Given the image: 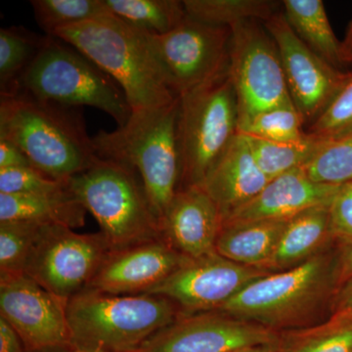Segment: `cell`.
I'll list each match as a JSON object with an SVG mask.
<instances>
[{
	"instance_id": "cell-1",
	"label": "cell",
	"mask_w": 352,
	"mask_h": 352,
	"mask_svg": "<svg viewBox=\"0 0 352 352\" xmlns=\"http://www.w3.org/2000/svg\"><path fill=\"white\" fill-rule=\"evenodd\" d=\"M0 138L17 145L34 168L63 182L98 160L78 108L24 92L0 95Z\"/></svg>"
},
{
	"instance_id": "cell-2",
	"label": "cell",
	"mask_w": 352,
	"mask_h": 352,
	"mask_svg": "<svg viewBox=\"0 0 352 352\" xmlns=\"http://www.w3.org/2000/svg\"><path fill=\"white\" fill-rule=\"evenodd\" d=\"M179 97L168 105L132 110L126 124L92 138L95 155L138 173L161 224L179 187L177 124Z\"/></svg>"
},
{
	"instance_id": "cell-3",
	"label": "cell",
	"mask_w": 352,
	"mask_h": 352,
	"mask_svg": "<svg viewBox=\"0 0 352 352\" xmlns=\"http://www.w3.org/2000/svg\"><path fill=\"white\" fill-rule=\"evenodd\" d=\"M53 36L107 73L124 90L131 111L162 107L177 98L166 85L145 32L113 13L58 30Z\"/></svg>"
},
{
	"instance_id": "cell-4",
	"label": "cell",
	"mask_w": 352,
	"mask_h": 352,
	"mask_svg": "<svg viewBox=\"0 0 352 352\" xmlns=\"http://www.w3.org/2000/svg\"><path fill=\"white\" fill-rule=\"evenodd\" d=\"M67 317L76 349L126 352L140 349L179 315L164 296L85 289L68 300Z\"/></svg>"
},
{
	"instance_id": "cell-5",
	"label": "cell",
	"mask_w": 352,
	"mask_h": 352,
	"mask_svg": "<svg viewBox=\"0 0 352 352\" xmlns=\"http://www.w3.org/2000/svg\"><path fill=\"white\" fill-rule=\"evenodd\" d=\"M339 258L340 254L323 251L295 267L271 272L217 311L275 331L300 323L335 296Z\"/></svg>"
},
{
	"instance_id": "cell-6",
	"label": "cell",
	"mask_w": 352,
	"mask_h": 352,
	"mask_svg": "<svg viewBox=\"0 0 352 352\" xmlns=\"http://www.w3.org/2000/svg\"><path fill=\"white\" fill-rule=\"evenodd\" d=\"M67 185L98 222L113 251L163 237L140 177L124 164L98 157Z\"/></svg>"
},
{
	"instance_id": "cell-7",
	"label": "cell",
	"mask_w": 352,
	"mask_h": 352,
	"mask_svg": "<svg viewBox=\"0 0 352 352\" xmlns=\"http://www.w3.org/2000/svg\"><path fill=\"white\" fill-rule=\"evenodd\" d=\"M19 91L65 107L98 109L119 126L131 115L122 87L82 52L54 36H47L25 69L15 94Z\"/></svg>"
},
{
	"instance_id": "cell-8",
	"label": "cell",
	"mask_w": 352,
	"mask_h": 352,
	"mask_svg": "<svg viewBox=\"0 0 352 352\" xmlns=\"http://www.w3.org/2000/svg\"><path fill=\"white\" fill-rule=\"evenodd\" d=\"M239 110L229 69L179 96L176 136L178 190L201 185L238 134Z\"/></svg>"
},
{
	"instance_id": "cell-9",
	"label": "cell",
	"mask_w": 352,
	"mask_h": 352,
	"mask_svg": "<svg viewBox=\"0 0 352 352\" xmlns=\"http://www.w3.org/2000/svg\"><path fill=\"white\" fill-rule=\"evenodd\" d=\"M166 85L179 97L212 82L229 69L231 29L187 16L164 34L145 32Z\"/></svg>"
},
{
	"instance_id": "cell-10",
	"label": "cell",
	"mask_w": 352,
	"mask_h": 352,
	"mask_svg": "<svg viewBox=\"0 0 352 352\" xmlns=\"http://www.w3.org/2000/svg\"><path fill=\"white\" fill-rule=\"evenodd\" d=\"M229 75L232 80L239 124L256 113L294 104L274 38L261 21L230 28Z\"/></svg>"
},
{
	"instance_id": "cell-11",
	"label": "cell",
	"mask_w": 352,
	"mask_h": 352,
	"mask_svg": "<svg viewBox=\"0 0 352 352\" xmlns=\"http://www.w3.org/2000/svg\"><path fill=\"white\" fill-rule=\"evenodd\" d=\"M112 252L103 233H76L69 227L44 226L24 273L69 300L89 287Z\"/></svg>"
},
{
	"instance_id": "cell-12",
	"label": "cell",
	"mask_w": 352,
	"mask_h": 352,
	"mask_svg": "<svg viewBox=\"0 0 352 352\" xmlns=\"http://www.w3.org/2000/svg\"><path fill=\"white\" fill-rule=\"evenodd\" d=\"M67 303L24 272L0 275V317L19 335L28 352L76 349Z\"/></svg>"
},
{
	"instance_id": "cell-13",
	"label": "cell",
	"mask_w": 352,
	"mask_h": 352,
	"mask_svg": "<svg viewBox=\"0 0 352 352\" xmlns=\"http://www.w3.org/2000/svg\"><path fill=\"white\" fill-rule=\"evenodd\" d=\"M274 38L281 57L292 100L305 122H314L346 83L342 73L300 41L279 11L263 23Z\"/></svg>"
},
{
	"instance_id": "cell-14",
	"label": "cell",
	"mask_w": 352,
	"mask_h": 352,
	"mask_svg": "<svg viewBox=\"0 0 352 352\" xmlns=\"http://www.w3.org/2000/svg\"><path fill=\"white\" fill-rule=\"evenodd\" d=\"M270 273L263 268L234 263L214 252L189 259L147 295L164 296L188 312L219 310Z\"/></svg>"
},
{
	"instance_id": "cell-15",
	"label": "cell",
	"mask_w": 352,
	"mask_h": 352,
	"mask_svg": "<svg viewBox=\"0 0 352 352\" xmlns=\"http://www.w3.org/2000/svg\"><path fill=\"white\" fill-rule=\"evenodd\" d=\"M277 331L222 312L178 317L143 344L142 352H232L244 347L278 346Z\"/></svg>"
},
{
	"instance_id": "cell-16",
	"label": "cell",
	"mask_w": 352,
	"mask_h": 352,
	"mask_svg": "<svg viewBox=\"0 0 352 352\" xmlns=\"http://www.w3.org/2000/svg\"><path fill=\"white\" fill-rule=\"evenodd\" d=\"M189 259L163 237L113 251L87 289L112 295L147 294Z\"/></svg>"
},
{
	"instance_id": "cell-17",
	"label": "cell",
	"mask_w": 352,
	"mask_h": 352,
	"mask_svg": "<svg viewBox=\"0 0 352 352\" xmlns=\"http://www.w3.org/2000/svg\"><path fill=\"white\" fill-rule=\"evenodd\" d=\"M223 217L201 185L178 190L161 221L162 235L190 259L214 254Z\"/></svg>"
},
{
	"instance_id": "cell-18",
	"label": "cell",
	"mask_w": 352,
	"mask_h": 352,
	"mask_svg": "<svg viewBox=\"0 0 352 352\" xmlns=\"http://www.w3.org/2000/svg\"><path fill=\"white\" fill-rule=\"evenodd\" d=\"M342 185L315 182L305 168L273 178L254 197L223 220V224L256 220H289L305 210L331 206Z\"/></svg>"
},
{
	"instance_id": "cell-19",
	"label": "cell",
	"mask_w": 352,
	"mask_h": 352,
	"mask_svg": "<svg viewBox=\"0 0 352 352\" xmlns=\"http://www.w3.org/2000/svg\"><path fill=\"white\" fill-rule=\"evenodd\" d=\"M270 182L256 164L249 139L238 132L201 186L219 206L224 220L258 195Z\"/></svg>"
},
{
	"instance_id": "cell-20",
	"label": "cell",
	"mask_w": 352,
	"mask_h": 352,
	"mask_svg": "<svg viewBox=\"0 0 352 352\" xmlns=\"http://www.w3.org/2000/svg\"><path fill=\"white\" fill-rule=\"evenodd\" d=\"M289 220L222 224L215 252L234 263L265 270L276 252Z\"/></svg>"
},
{
	"instance_id": "cell-21",
	"label": "cell",
	"mask_w": 352,
	"mask_h": 352,
	"mask_svg": "<svg viewBox=\"0 0 352 352\" xmlns=\"http://www.w3.org/2000/svg\"><path fill=\"white\" fill-rule=\"evenodd\" d=\"M87 210L69 189L56 193L0 194V222L28 221L75 229L85 226Z\"/></svg>"
},
{
	"instance_id": "cell-22",
	"label": "cell",
	"mask_w": 352,
	"mask_h": 352,
	"mask_svg": "<svg viewBox=\"0 0 352 352\" xmlns=\"http://www.w3.org/2000/svg\"><path fill=\"white\" fill-rule=\"evenodd\" d=\"M333 239L330 206L305 210L288 221L283 235L265 270H287L323 252Z\"/></svg>"
},
{
	"instance_id": "cell-23",
	"label": "cell",
	"mask_w": 352,
	"mask_h": 352,
	"mask_svg": "<svg viewBox=\"0 0 352 352\" xmlns=\"http://www.w3.org/2000/svg\"><path fill=\"white\" fill-rule=\"evenodd\" d=\"M283 13L300 41L335 68L344 64L342 43L336 36L321 0H284Z\"/></svg>"
},
{
	"instance_id": "cell-24",
	"label": "cell",
	"mask_w": 352,
	"mask_h": 352,
	"mask_svg": "<svg viewBox=\"0 0 352 352\" xmlns=\"http://www.w3.org/2000/svg\"><path fill=\"white\" fill-rule=\"evenodd\" d=\"M104 3L113 15L149 34L173 31L188 16L179 0H104Z\"/></svg>"
},
{
	"instance_id": "cell-25",
	"label": "cell",
	"mask_w": 352,
	"mask_h": 352,
	"mask_svg": "<svg viewBox=\"0 0 352 352\" xmlns=\"http://www.w3.org/2000/svg\"><path fill=\"white\" fill-rule=\"evenodd\" d=\"M247 138L256 164L270 180L288 171L305 168L327 142L309 132L307 138L296 142Z\"/></svg>"
},
{
	"instance_id": "cell-26",
	"label": "cell",
	"mask_w": 352,
	"mask_h": 352,
	"mask_svg": "<svg viewBox=\"0 0 352 352\" xmlns=\"http://www.w3.org/2000/svg\"><path fill=\"white\" fill-rule=\"evenodd\" d=\"M47 36H38L22 27L0 30V94H14L21 78L38 54Z\"/></svg>"
},
{
	"instance_id": "cell-27",
	"label": "cell",
	"mask_w": 352,
	"mask_h": 352,
	"mask_svg": "<svg viewBox=\"0 0 352 352\" xmlns=\"http://www.w3.org/2000/svg\"><path fill=\"white\" fill-rule=\"evenodd\" d=\"M282 2L270 0H184L192 19L212 25L231 28L249 20L266 22L279 12Z\"/></svg>"
},
{
	"instance_id": "cell-28",
	"label": "cell",
	"mask_w": 352,
	"mask_h": 352,
	"mask_svg": "<svg viewBox=\"0 0 352 352\" xmlns=\"http://www.w3.org/2000/svg\"><path fill=\"white\" fill-rule=\"evenodd\" d=\"M278 349L281 352H352V311L333 314L316 327L281 337Z\"/></svg>"
},
{
	"instance_id": "cell-29",
	"label": "cell",
	"mask_w": 352,
	"mask_h": 352,
	"mask_svg": "<svg viewBox=\"0 0 352 352\" xmlns=\"http://www.w3.org/2000/svg\"><path fill=\"white\" fill-rule=\"evenodd\" d=\"M303 124L305 120L295 105L289 104L268 109L241 122L238 132L274 142H296L307 136L308 132L302 131Z\"/></svg>"
},
{
	"instance_id": "cell-30",
	"label": "cell",
	"mask_w": 352,
	"mask_h": 352,
	"mask_svg": "<svg viewBox=\"0 0 352 352\" xmlns=\"http://www.w3.org/2000/svg\"><path fill=\"white\" fill-rule=\"evenodd\" d=\"M34 18L46 36L111 13L104 0H32Z\"/></svg>"
},
{
	"instance_id": "cell-31",
	"label": "cell",
	"mask_w": 352,
	"mask_h": 352,
	"mask_svg": "<svg viewBox=\"0 0 352 352\" xmlns=\"http://www.w3.org/2000/svg\"><path fill=\"white\" fill-rule=\"evenodd\" d=\"M43 226L28 221L0 222V275L24 272Z\"/></svg>"
},
{
	"instance_id": "cell-32",
	"label": "cell",
	"mask_w": 352,
	"mask_h": 352,
	"mask_svg": "<svg viewBox=\"0 0 352 352\" xmlns=\"http://www.w3.org/2000/svg\"><path fill=\"white\" fill-rule=\"evenodd\" d=\"M305 170L312 180L323 184L342 185L352 182V134L327 140Z\"/></svg>"
},
{
	"instance_id": "cell-33",
	"label": "cell",
	"mask_w": 352,
	"mask_h": 352,
	"mask_svg": "<svg viewBox=\"0 0 352 352\" xmlns=\"http://www.w3.org/2000/svg\"><path fill=\"white\" fill-rule=\"evenodd\" d=\"M309 133L328 141L352 134V71L330 105L310 124Z\"/></svg>"
},
{
	"instance_id": "cell-34",
	"label": "cell",
	"mask_w": 352,
	"mask_h": 352,
	"mask_svg": "<svg viewBox=\"0 0 352 352\" xmlns=\"http://www.w3.org/2000/svg\"><path fill=\"white\" fill-rule=\"evenodd\" d=\"M67 188V182L50 177L34 166L0 170V194L32 195L56 193Z\"/></svg>"
},
{
	"instance_id": "cell-35",
	"label": "cell",
	"mask_w": 352,
	"mask_h": 352,
	"mask_svg": "<svg viewBox=\"0 0 352 352\" xmlns=\"http://www.w3.org/2000/svg\"><path fill=\"white\" fill-rule=\"evenodd\" d=\"M331 229L333 239L344 244L352 241V182L340 186L330 206Z\"/></svg>"
},
{
	"instance_id": "cell-36",
	"label": "cell",
	"mask_w": 352,
	"mask_h": 352,
	"mask_svg": "<svg viewBox=\"0 0 352 352\" xmlns=\"http://www.w3.org/2000/svg\"><path fill=\"white\" fill-rule=\"evenodd\" d=\"M32 166L34 164L30 161L29 157L17 145L6 139L0 138V170Z\"/></svg>"
},
{
	"instance_id": "cell-37",
	"label": "cell",
	"mask_w": 352,
	"mask_h": 352,
	"mask_svg": "<svg viewBox=\"0 0 352 352\" xmlns=\"http://www.w3.org/2000/svg\"><path fill=\"white\" fill-rule=\"evenodd\" d=\"M0 352H28L19 335L2 317H0Z\"/></svg>"
},
{
	"instance_id": "cell-38",
	"label": "cell",
	"mask_w": 352,
	"mask_h": 352,
	"mask_svg": "<svg viewBox=\"0 0 352 352\" xmlns=\"http://www.w3.org/2000/svg\"><path fill=\"white\" fill-rule=\"evenodd\" d=\"M332 302L333 314L352 311V276L338 288Z\"/></svg>"
},
{
	"instance_id": "cell-39",
	"label": "cell",
	"mask_w": 352,
	"mask_h": 352,
	"mask_svg": "<svg viewBox=\"0 0 352 352\" xmlns=\"http://www.w3.org/2000/svg\"><path fill=\"white\" fill-rule=\"evenodd\" d=\"M340 284L344 283L352 276V241L344 245L339 258Z\"/></svg>"
},
{
	"instance_id": "cell-40",
	"label": "cell",
	"mask_w": 352,
	"mask_h": 352,
	"mask_svg": "<svg viewBox=\"0 0 352 352\" xmlns=\"http://www.w3.org/2000/svg\"><path fill=\"white\" fill-rule=\"evenodd\" d=\"M342 55L344 64L347 63V60L352 55V20L347 30L346 38L342 41Z\"/></svg>"
},
{
	"instance_id": "cell-41",
	"label": "cell",
	"mask_w": 352,
	"mask_h": 352,
	"mask_svg": "<svg viewBox=\"0 0 352 352\" xmlns=\"http://www.w3.org/2000/svg\"><path fill=\"white\" fill-rule=\"evenodd\" d=\"M279 346V344H278ZM278 346H256L244 347L232 352H277Z\"/></svg>"
},
{
	"instance_id": "cell-42",
	"label": "cell",
	"mask_w": 352,
	"mask_h": 352,
	"mask_svg": "<svg viewBox=\"0 0 352 352\" xmlns=\"http://www.w3.org/2000/svg\"><path fill=\"white\" fill-rule=\"evenodd\" d=\"M57 352H103L101 351H90V349H69V351H57Z\"/></svg>"
},
{
	"instance_id": "cell-43",
	"label": "cell",
	"mask_w": 352,
	"mask_h": 352,
	"mask_svg": "<svg viewBox=\"0 0 352 352\" xmlns=\"http://www.w3.org/2000/svg\"><path fill=\"white\" fill-rule=\"evenodd\" d=\"M347 63H352V55L349 58V60H347Z\"/></svg>"
},
{
	"instance_id": "cell-44",
	"label": "cell",
	"mask_w": 352,
	"mask_h": 352,
	"mask_svg": "<svg viewBox=\"0 0 352 352\" xmlns=\"http://www.w3.org/2000/svg\"><path fill=\"white\" fill-rule=\"evenodd\" d=\"M126 352H142L140 349H138V351H126Z\"/></svg>"
}]
</instances>
